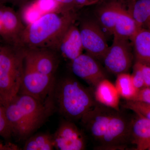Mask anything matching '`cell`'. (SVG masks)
Here are the masks:
<instances>
[{
  "instance_id": "cell-1",
  "label": "cell",
  "mask_w": 150,
  "mask_h": 150,
  "mask_svg": "<svg viewBox=\"0 0 150 150\" xmlns=\"http://www.w3.org/2000/svg\"><path fill=\"white\" fill-rule=\"evenodd\" d=\"M132 116L98 102L80 120L94 149L124 150L130 144Z\"/></svg>"
},
{
  "instance_id": "cell-2",
  "label": "cell",
  "mask_w": 150,
  "mask_h": 150,
  "mask_svg": "<svg viewBox=\"0 0 150 150\" xmlns=\"http://www.w3.org/2000/svg\"><path fill=\"white\" fill-rule=\"evenodd\" d=\"M55 108L54 97L41 101L18 93L5 106L13 136L19 139H28L43 125Z\"/></svg>"
},
{
  "instance_id": "cell-3",
  "label": "cell",
  "mask_w": 150,
  "mask_h": 150,
  "mask_svg": "<svg viewBox=\"0 0 150 150\" xmlns=\"http://www.w3.org/2000/svg\"><path fill=\"white\" fill-rule=\"evenodd\" d=\"M76 15L72 11H55L43 14L26 25L21 46L25 48H46L54 50Z\"/></svg>"
},
{
  "instance_id": "cell-4",
  "label": "cell",
  "mask_w": 150,
  "mask_h": 150,
  "mask_svg": "<svg viewBox=\"0 0 150 150\" xmlns=\"http://www.w3.org/2000/svg\"><path fill=\"white\" fill-rule=\"evenodd\" d=\"M93 89L72 77L62 78L55 84V106L65 119L74 122L80 121L98 103Z\"/></svg>"
},
{
  "instance_id": "cell-5",
  "label": "cell",
  "mask_w": 150,
  "mask_h": 150,
  "mask_svg": "<svg viewBox=\"0 0 150 150\" xmlns=\"http://www.w3.org/2000/svg\"><path fill=\"white\" fill-rule=\"evenodd\" d=\"M25 48L5 44L0 51V104L5 106L18 94L24 69Z\"/></svg>"
},
{
  "instance_id": "cell-6",
  "label": "cell",
  "mask_w": 150,
  "mask_h": 150,
  "mask_svg": "<svg viewBox=\"0 0 150 150\" xmlns=\"http://www.w3.org/2000/svg\"><path fill=\"white\" fill-rule=\"evenodd\" d=\"M56 83L55 76L39 72L25 62L18 93L29 96L40 101H47L54 97Z\"/></svg>"
},
{
  "instance_id": "cell-7",
  "label": "cell",
  "mask_w": 150,
  "mask_h": 150,
  "mask_svg": "<svg viewBox=\"0 0 150 150\" xmlns=\"http://www.w3.org/2000/svg\"><path fill=\"white\" fill-rule=\"evenodd\" d=\"M102 61L109 72L116 75L128 73L133 62L128 40L114 36L112 45L108 47Z\"/></svg>"
},
{
  "instance_id": "cell-8",
  "label": "cell",
  "mask_w": 150,
  "mask_h": 150,
  "mask_svg": "<svg viewBox=\"0 0 150 150\" xmlns=\"http://www.w3.org/2000/svg\"><path fill=\"white\" fill-rule=\"evenodd\" d=\"M83 49L96 60H103L108 46L104 33L99 26L91 21H84L80 26Z\"/></svg>"
},
{
  "instance_id": "cell-9",
  "label": "cell",
  "mask_w": 150,
  "mask_h": 150,
  "mask_svg": "<svg viewBox=\"0 0 150 150\" xmlns=\"http://www.w3.org/2000/svg\"><path fill=\"white\" fill-rule=\"evenodd\" d=\"M54 136L55 148L59 150H84L86 136L74 121L65 119L61 122Z\"/></svg>"
},
{
  "instance_id": "cell-10",
  "label": "cell",
  "mask_w": 150,
  "mask_h": 150,
  "mask_svg": "<svg viewBox=\"0 0 150 150\" xmlns=\"http://www.w3.org/2000/svg\"><path fill=\"white\" fill-rule=\"evenodd\" d=\"M96 60L88 54H82L71 62L74 74L85 81L94 89L101 81L107 79Z\"/></svg>"
},
{
  "instance_id": "cell-11",
  "label": "cell",
  "mask_w": 150,
  "mask_h": 150,
  "mask_svg": "<svg viewBox=\"0 0 150 150\" xmlns=\"http://www.w3.org/2000/svg\"><path fill=\"white\" fill-rule=\"evenodd\" d=\"M25 48V62L38 71L55 76L59 65L56 51L46 48Z\"/></svg>"
},
{
  "instance_id": "cell-12",
  "label": "cell",
  "mask_w": 150,
  "mask_h": 150,
  "mask_svg": "<svg viewBox=\"0 0 150 150\" xmlns=\"http://www.w3.org/2000/svg\"><path fill=\"white\" fill-rule=\"evenodd\" d=\"M2 27L1 37L6 44L21 46V38L25 26L19 13L5 4L3 6Z\"/></svg>"
},
{
  "instance_id": "cell-13",
  "label": "cell",
  "mask_w": 150,
  "mask_h": 150,
  "mask_svg": "<svg viewBox=\"0 0 150 150\" xmlns=\"http://www.w3.org/2000/svg\"><path fill=\"white\" fill-rule=\"evenodd\" d=\"M83 49L79 29L73 23L62 35L54 51L72 62L82 54Z\"/></svg>"
},
{
  "instance_id": "cell-14",
  "label": "cell",
  "mask_w": 150,
  "mask_h": 150,
  "mask_svg": "<svg viewBox=\"0 0 150 150\" xmlns=\"http://www.w3.org/2000/svg\"><path fill=\"white\" fill-rule=\"evenodd\" d=\"M134 115L131 121L130 144L136 146V150H149L150 148V120L137 113Z\"/></svg>"
},
{
  "instance_id": "cell-15",
  "label": "cell",
  "mask_w": 150,
  "mask_h": 150,
  "mask_svg": "<svg viewBox=\"0 0 150 150\" xmlns=\"http://www.w3.org/2000/svg\"><path fill=\"white\" fill-rule=\"evenodd\" d=\"M95 98L98 102L117 110H120V95L115 86L105 79L94 89Z\"/></svg>"
},
{
  "instance_id": "cell-16",
  "label": "cell",
  "mask_w": 150,
  "mask_h": 150,
  "mask_svg": "<svg viewBox=\"0 0 150 150\" xmlns=\"http://www.w3.org/2000/svg\"><path fill=\"white\" fill-rule=\"evenodd\" d=\"M131 40L136 62L150 67V30L140 28Z\"/></svg>"
},
{
  "instance_id": "cell-17",
  "label": "cell",
  "mask_w": 150,
  "mask_h": 150,
  "mask_svg": "<svg viewBox=\"0 0 150 150\" xmlns=\"http://www.w3.org/2000/svg\"><path fill=\"white\" fill-rule=\"evenodd\" d=\"M139 29L130 12L123 7L116 20L112 34L123 39H131Z\"/></svg>"
},
{
  "instance_id": "cell-18",
  "label": "cell",
  "mask_w": 150,
  "mask_h": 150,
  "mask_svg": "<svg viewBox=\"0 0 150 150\" xmlns=\"http://www.w3.org/2000/svg\"><path fill=\"white\" fill-rule=\"evenodd\" d=\"M123 6L118 1H111L100 9L98 18L100 23L108 32L113 34L115 23Z\"/></svg>"
},
{
  "instance_id": "cell-19",
  "label": "cell",
  "mask_w": 150,
  "mask_h": 150,
  "mask_svg": "<svg viewBox=\"0 0 150 150\" xmlns=\"http://www.w3.org/2000/svg\"><path fill=\"white\" fill-rule=\"evenodd\" d=\"M130 8L139 28L150 30V0H132Z\"/></svg>"
},
{
  "instance_id": "cell-20",
  "label": "cell",
  "mask_w": 150,
  "mask_h": 150,
  "mask_svg": "<svg viewBox=\"0 0 150 150\" xmlns=\"http://www.w3.org/2000/svg\"><path fill=\"white\" fill-rule=\"evenodd\" d=\"M55 148L53 134L38 133L31 135L25 143L23 150H52Z\"/></svg>"
},
{
  "instance_id": "cell-21",
  "label": "cell",
  "mask_w": 150,
  "mask_h": 150,
  "mask_svg": "<svg viewBox=\"0 0 150 150\" xmlns=\"http://www.w3.org/2000/svg\"><path fill=\"white\" fill-rule=\"evenodd\" d=\"M115 86L120 96L125 100H132L137 92L132 83L131 75L128 73L117 75Z\"/></svg>"
},
{
  "instance_id": "cell-22",
  "label": "cell",
  "mask_w": 150,
  "mask_h": 150,
  "mask_svg": "<svg viewBox=\"0 0 150 150\" xmlns=\"http://www.w3.org/2000/svg\"><path fill=\"white\" fill-rule=\"evenodd\" d=\"M121 105L124 109L131 110L150 120V105L141 101L125 100Z\"/></svg>"
},
{
  "instance_id": "cell-23",
  "label": "cell",
  "mask_w": 150,
  "mask_h": 150,
  "mask_svg": "<svg viewBox=\"0 0 150 150\" xmlns=\"http://www.w3.org/2000/svg\"><path fill=\"white\" fill-rule=\"evenodd\" d=\"M0 137L5 140L10 139L13 137L10 126L6 116L5 107L0 104Z\"/></svg>"
},
{
  "instance_id": "cell-24",
  "label": "cell",
  "mask_w": 150,
  "mask_h": 150,
  "mask_svg": "<svg viewBox=\"0 0 150 150\" xmlns=\"http://www.w3.org/2000/svg\"><path fill=\"white\" fill-rule=\"evenodd\" d=\"M131 77L133 86L137 92L145 87L143 74L138 62H135Z\"/></svg>"
},
{
  "instance_id": "cell-25",
  "label": "cell",
  "mask_w": 150,
  "mask_h": 150,
  "mask_svg": "<svg viewBox=\"0 0 150 150\" xmlns=\"http://www.w3.org/2000/svg\"><path fill=\"white\" fill-rule=\"evenodd\" d=\"M131 100L141 101L150 105V88L145 87L137 91Z\"/></svg>"
},
{
  "instance_id": "cell-26",
  "label": "cell",
  "mask_w": 150,
  "mask_h": 150,
  "mask_svg": "<svg viewBox=\"0 0 150 150\" xmlns=\"http://www.w3.org/2000/svg\"><path fill=\"white\" fill-rule=\"evenodd\" d=\"M56 3L62 10L63 11H73L76 7L75 0H53Z\"/></svg>"
},
{
  "instance_id": "cell-27",
  "label": "cell",
  "mask_w": 150,
  "mask_h": 150,
  "mask_svg": "<svg viewBox=\"0 0 150 150\" xmlns=\"http://www.w3.org/2000/svg\"><path fill=\"white\" fill-rule=\"evenodd\" d=\"M138 63L143 74L145 87L150 88V67Z\"/></svg>"
},
{
  "instance_id": "cell-28",
  "label": "cell",
  "mask_w": 150,
  "mask_h": 150,
  "mask_svg": "<svg viewBox=\"0 0 150 150\" xmlns=\"http://www.w3.org/2000/svg\"><path fill=\"white\" fill-rule=\"evenodd\" d=\"M30 1V0H0V4L6 5L7 4H11L22 7L29 3Z\"/></svg>"
},
{
  "instance_id": "cell-29",
  "label": "cell",
  "mask_w": 150,
  "mask_h": 150,
  "mask_svg": "<svg viewBox=\"0 0 150 150\" xmlns=\"http://www.w3.org/2000/svg\"><path fill=\"white\" fill-rule=\"evenodd\" d=\"M18 147L16 145L11 143H4L0 139V150H19Z\"/></svg>"
},
{
  "instance_id": "cell-30",
  "label": "cell",
  "mask_w": 150,
  "mask_h": 150,
  "mask_svg": "<svg viewBox=\"0 0 150 150\" xmlns=\"http://www.w3.org/2000/svg\"><path fill=\"white\" fill-rule=\"evenodd\" d=\"M77 7H82L89 4H92V0H75Z\"/></svg>"
},
{
  "instance_id": "cell-31",
  "label": "cell",
  "mask_w": 150,
  "mask_h": 150,
  "mask_svg": "<svg viewBox=\"0 0 150 150\" xmlns=\"http://www.w3.org/2000/svg\"><path fill=\"white\" fill-rule=\"evenodd\" d=\"M99 0H95L94 1V4H95V3H96L97 2H98L99 1Z\"/></svg>"
},
{
  "instance_id": "cell-32",
  "label": "cell",
  "mask_w": 150,
  "mask_h": 150,
  "mask_svg": "<svg viewBox=\"0 0 150 150\" xmlns=\"http://www.w3.org/2000/svg\"><path fill=\"white\" fill-rule=\"evenodd\" d=\"M1 46H0V51H1Z\"/></svg>"
},
{
  "instance_id": "cell-33",
  "label": "cell",
  "mask_w": 150,
  "mask_h": 150,
  "mask_svg": "<svg viewBox=\"0 0 150 150\" xmlns=\"http://www.w3.org/2000/svg\"><path fill=\"white\" fill-rule=\"evenodd\" d=\"M149 150H150V148H149Z\"/></svg>"
}]
</instances>
